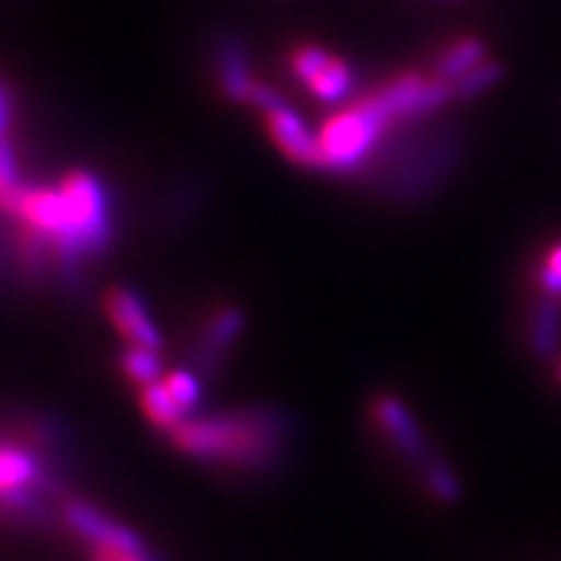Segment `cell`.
Wrapping results in <instances>:
<instances>
[{
	"label": "cell",
	"mask_w": 561,
	"mask_h": 561,
	"mask_svg": "<svg viewBox=\"0 0 561 561\" xmlns=\"http://www.w3.org/2000/svg\"><path fill=\"white\" fill-rule=\"evenodd\" d=\"M486 58H491L489 42L481 34H458V37L439 42L430 58H426L424 68L432 76H437V79L453 83L460 76H466L468 70L481 66Z\"/></svg>",
	"instance_id": "4fadbf2b"
},
{
	"label": "cell",
	"mask_w": 561,
	"mask_h": 561,
	"mask_svg": "<svg viewBox=\"0 0 561 561\" xmlns=\"http://www.w3.org/2000/svg\"><path fill=\"white\" fill-rule=\"evenodd\" d=\"M13 125H16V94L0 79V140L11 138Z\"/></svg>",
	"instance_id": "7402d4cb"
},
{
	"label": "cell",
	"mask_w": 561,
	"mask_h": 561,
	"mask_svg": "<svg viewBox=\"0 0 561 561\" xmlns=\"http://www.w3.org/2000/svg\"><path fill=\"white\" fill-rule=\"evenodd\" d=\"M284 68L289 81L299 83L318 104L343 107L354 100L356 70L339 53L318 42H291L284 50Z\"/></svg>",
	"instance_id": "8992f818"
},
{
	"label": "cell",
	"mask_w": 561,
	"mask_h": 561,
	"mask_svg": "<svg viewBox=\"0 0 561 561\" xmlns=\"http://www.w3.org/2000/svg\"><path fill=\"white\" fill-rule=\"evenodd\" d=\"M208 68L210 81L224 100L237 104V107H250L252 89L261 76L252 66L250 45L240 34L224 32L210 39L208 45Z\"/></svg>",
	"instance_id": "9c48e42d"
},
{
	"label": "cell",
	"mask_w": 561,
	"mask_h": 561,
	"mask_svg": "<svg viewBox=\"0 0 561 561\" xmlns=\"http://www.w3.org/2000/svg\"><path fill=\"white\" fill-rule=\"evenodd\" d=\"M364 94L388 117L392 128L434 121L447 104L455 102L453 83L437 79L426 68H401L388 79L371 83Z\"/></svg>",
	"instance_id": "277c9868"
},
{
	"label": "cell",
	"mask_w": 561,
	"mask_h": 561,
	"mask_svg": "<svg viewBox=\"0 0 561 561\" xmlns=\"http://www.w3.org/2000/svg\"><path fill=\"white\" fill-rule=\"evenodd\" d=\"M466 140L455 123H413L396 128L356 180L392 206H421L458 172Z\"/></svg>",
	"instance_id": "7a4b0ae2"
},
{
	"label": "cell",
	"mask_w": 561,
	"mask_h": 561,
	"mask_svg": "<svg viewBox=\"0 0 561 561\" xmlns=\"http://www.w3.org/2000/svg\"><path fill=\"white\" fill-rule=\"evenodd\" d=\"M396 130L367 94H356L322 123L318 130L325 174L341 180H359L367 164Z\"/></svg>",
	"instance_id": "3957f363"
},
{
	"label": "cell",
	"mask_w": 561,
	"mask_h": 561,
	"mask_svg": "<svg viewBox=\"0 0 561 561\" xmlns=\"http://www.w3.org/2000/svg\"><path fill=\"white\" fill-rule=\"evenodd\" d=\"M117 364H121V371L125 380L136 385V388H146L151 382H161L167 377V364L161 351L136 346V343H128L117 356Z\"/></svg>",
	"instance_id": "2e32d148"
},
{
	"label": "cell",
	"mask_w": 561,
	"mask_h": 561,
	"mask_svg": "<svg viewBox=\"0 0 561 561\" xmlns=\"http://www.w3.org/2000/svg\"><path fill=\"white\" fill-rule=\"evenodd\" d=\"M561 346V305L557 297L538 294L528 314V348L536 359H553Z\"/></svg>",
	"instance_id": "5bb4252c"
},
{
	"label": "cell",
	"mask_w": 561,
	"mask_h": 561,
	"mask_svg": "<svg viewBox=\"0 0 561 561\" xmlns=\"http://www.w3.org/2000/svg\"><path fill=\"white\" fill-rule=\"evenodd\" d=\"M244 328H248V312L240 305H221L208 312L206 322L201 331L195 333L191 343V359L193 367L203 377H216L227 367V356L231 346L242 339Z\"/></svg>",
	"instance_id": "8fae6325"
},
{
	"label": "cell",
	"mask_w": 561,
	"mask_h": 561,
	"mask_svg": "<svg viewBox=\"0 0 561 561\" xmlns=\"http://www.w3.org/2000/svg\"><path fill=\"white\" fill-rule=\"evenodd\" d=\"M60 520L76 538L89 543L91 553H110L121 559L149 553L140 533L79 496H66L60 502Z\"/></svg>",
	"instance_id": "52a82bcc"
},
{
	"label": "cell",
	"mask_w": 561,
	"mask_h": 561,
	"mask_svg": "<svg viewBox=\"0 0 561 561\" xmlns=\"http://www.w3.org/2000/svg\"><path fill=\"white\" fill-rule=\"evenodd\" d=\"M419 481L426 494L439 504H458L462 496V486L455 468L442 455L432 453L430 458L419 466Z\"/></svg>",
	"instance_id": "e0dca14e"
},
{
	"label": "cell",
	"mask_w": 561,
	"mask_h": 561,
	"mask_svg": "<svg viewBox=\"0 0 561 561\" xmlns=\"http://www.w3.org/2000/svg\"><path fill=\"white\" fill-rule=\"evenodd\" d=\"M559 380H561V362H559Z\"/></svg>",
	"instance_id": "cb8c5ba5"
},
{
	"label": "cell",
	"mask_w": 561,
	"mask_h": 561,
	"mask_svg": "<svg viewBox=\"0 0 561 561\" xmlns=\"http://www.w3.org/2000/svg\"><path fill=\"white\" fill-rule=\"evenodd\" d=\"M536 286L538 294L561 297V242L551 244L541 255V263L536 268Z\"/></svg>",
	"instance_id": "44dd1931"
},
{
	"label": "cell",
	"mask_w": 561,
	"mask_h": 561,
	"mask_svg": "<svg viewBox=\"0 0 561 561\" xmlns=\"http://www.w3.org/2000/svg\"><path fill=\"white\" fill-rule=\"evenodd\" d=\"M58 185L66 193L70 216H73L76 242L89 263L102 261L115 242L117 224L112 195L104 185L100 174L89 170H68L58 180Z\"/></svg>",
	"instance_id": "5b68a950"
},
{
	"label": "cell",
	"mask_w": 561,
	"mask_h": 561,
	"mask_svg": "<svg viewBox=\"0 0 561 561\" xmlns=\"http://www.w3.org/2000/svg\"><path fill=\"white\" fill-rule=\"evenodd\" d=\"M203 201H206V185L203 182L185 180L180 185H174V191H170V198H164L159 210L164 216V221L182 224L191 219L195 208L203 206Z\"/></svg>",
	"instance_id": "d6986e66"
},
{
	"label": "cell",
	"mask_w": 561,
	"mask_h": 561,
	"mask_svg": "<svg viewBox=\"0 0 561 561\" xmlns=\"http://www.w3.org/2000/svg\"><path fill=\"white\" fill-rule=\"evenodd\" d=\"M294 421L276 405L195 413L170 434L174 450L234 473L271 476L289 458Z\"/></svg>",
	"instance_id": "6da1fadb"
},
{
	"label": "cell",
	"mask_w": 561,
	"mask_h": 561,
	"mask_svg": "<svg viewBox=\"0 0 561 561\" xmlns=\"http://www.w3.org/2000/svg\"><path fill=\"white\" fill-rule=\"evenodd\" d=\"M263 128L271 144L284 153L299 170L325 174V159H322L318 133L310 130L305 117L291 107L289 100H284L276 107L263 112Z\"/></svg>",
	"instance_id": "30bf717a"
},
{
	"label": "cell",
	"mask_w": 561,
	"mask_h": 561,
	"mask_svg": "<svg viewBox=\"0 0 561 561\" xmlns=\"http://www.w3.org/2000/svg\"><path fill=\"white\" fill-rule=\"evenodd\" d=\"M123 561H153L149 553H146V557H130V559H123Z\"/></svg>",
	"instance_id": "603a6c76"
},
{
	"label": "cell",
	"mask_w": 561,
	"mask_h": 561,
	"mask_svg": "<svg viewBox=\"0 0 561 561\" xmlns=\"http://www.w3.org/2000/svg\"><path fill=\"white\" fill-rule=\"evenodd\" d=\"M369 419L377 434L390 445V450L403 462H409L413 471H419L421 462L434 453L419 419L398 396L377 392L369 403Z\"/></svg>",
	"instance_id": "ba28073f"
},
{
	"label": "cell",
	"mask_w": 561,
	"mask_h": 561,
	"mask_svg": "<svg viewBox=\"0 0 561 561\" xmlns=\"http://www.w3.org/2000/svg\"><path fill=\"white\" fill-rule=\"evenodd\" d=\"M138 401H140V411H144V416L149 419V424L153 430L164 434H172L182 421L187 419V413L180 409L178 401L172 398V392L167 390L164 380L146 385V388H138Z\"/></svg>",
	"instance_id": "9a60e30c"
},
{
	"label": "cell",
	"mask_w": 561,
	"mask_h": 561,
	"mask_svg": "<svg viewBox=\"0 0 561 561\" xmlns=\"http://www.w3.org/2000/svg\"><path fill=\"white\" fill-rule=\"evenodd\" d=\"M104 314H107L112 325L117 328V333L123 335L128 343L136 346L157 348L164 351V335H161L157 320L151 318L149 307L140 299V294L130 286L115 284L104 291L102 297Z\"/></svg>",
	"instance_id": "7c38bea8"
},
{
	"label": "cell",
	"mask_w": 561,
	"mask_h": 561,
	"mask_svg": "<svg viewBox=\"0 0 561 561\" xmlns=\"http://www.w3.org/2000/svg\"><path fill=\"white\" fill-rule=\"evenodd\" d=\"M439 3H442V0H439Z\"/></svg>",
	"instance_id": "d4e9b609"
},
{
	"label": "cell",
	"mask_w": 561,
	"mask_h": 561,
	"mask_svg": "<svg viewBox=\"0 0 561 561\" xmlns=\"http://www.w3.org/2000/svg\"><path fill=\"white\" fill-rule=\"evenodd\" d=\"M167 390L172 392V398L187 416H195L198 405L203 401V385L193 369H170L164 377Z\"/></svg>",
	"instance_id": "ffe728a7"
},
{
	"label": "cell",
	"mask_w": 561,
	"mask_h": 561,
	"mask_svg": "<svg viewBox=\"0 0 561 561\" xmlns=\"http://www.w3.org/2000/svg\"><path fill=\"white\" fill-rule=\"evenodd\" d=\"M504 79V62L496 58H486L481 66L468 70L458 81H453V96L455 102H473L479 96L489 94L491 89L500 87Z\"/></svg>",
	"instance_id": "ac0fdd59"
}]
</instances>
